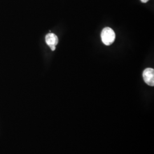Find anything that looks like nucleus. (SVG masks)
<instances>
[{"instance_id": "1", "label": "nucleus", "mask_w": 154, "mask_h": 154, "mask_svg": "<svg viewBox=\"0 0 154 154\" xmlns=\"http://www.w3.org/2000/svg\"><path fill=\"white\" fill-rule=\"evenodd\" d=\"M101 39L105 45L109 46L112 44L116 39V33L111 28H104L101 33Z\"/></svg>"}, {"instance_id": "2", "label": "nucleus", "mask_w": 154, "mask_h": 154, "mask_svg": "<svg viewBox=\"0 0 154 154\" xmlns=\"http://www.w3.org/2000/svg\"><path fill=\"white\" fill-rule=\"evenodd\" d=\"M144 81L150 86H154V70L152 68H147L143 72Z\"/></svg>"}, {"instance_id": "3", "label": "nucleus", "mask_w": 154, "mask_h": 154, "mask_svg": "<svg viewBox=\"0 0 154 154\" xmlns=\"http://www.w3.org/2000/svg\"><path fill=\"white\" fill-rule=\"evenodd\" d=\"M45 41L52 51L55 50V46L58 43V37L54 33H49L46 35Z\"/></svg>"}, {"instance_id": "4", "label": "nucleus", "mask_w": 154, "mask_h": 154, "mask_svg": "<svg viewBox=\"0 0 154 154\" xmlns=\"http://www.w3.org/2000/svg\"><path fill=\"white\" fill-rule=\"evenodd\" d=\"M141 1H142V2H143V3H146V2H147L148 1H149V0H140Z\"/></svg>"}]
</instances>
